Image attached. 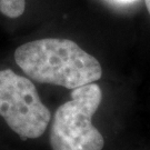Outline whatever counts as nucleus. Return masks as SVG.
Masks as SVG:
<instances>
[{
  "label": "nucleus",
  "mask_w": 150,
  "mask_h": 150,
  "mask_svg": "<svg viewBox=\"0 0 150 150\" xmlns=\"http://www.w3.org/2000/svg\"><path fill=\"white\" fill-rule=\"evenodd\" d=\"M0 116L21 139L40 137L51 119L31 80L10 69L0 70Z\"/></svg>",
  "instance_id": "3"
},
{
  "label": "nucleus",
  "mask_w": 150,
  "mask_h": 150,
  "mask_svg": "<svg viewBox=\"0 0 150 150\" xmlns=\"http://www.w3.org/2000/svg\"><path fill=\"white\" fill-rule=\"evenodd\" d=\"M115 1H117L119 4H131V2H134L136 0H115Z\"/></svg>",
  "instance_id": "5"
},
{
  "label": "nucleus",
  "mask_w": 150,
  "mask_h": 150,
  "mask_svg": "<svg viewBox=\"0 0 150 150\" xmlns=\"http://www.w3.org/2000/svg\"><path fill=\"white\" fill-rule=\"evenodd\" d=\"M26 8L25 0H0V11L9 18H18Z\"/></svg>",
  "instance_id": "4"
},
{
  "label": "nucleus",
  "mask_w": 150,
  "mask_h": 150,
  "mask_svg": "<svg viewBox=\"0 0 150 150\" xmlns=\"http://www.w3.org/2000/svg\"><path fill=\"white\" fill-rule=\"evenodd\" d=\"M102 100L97 83H88L71 91V99L54 112L50 128L52 150H101L105 139L93 127L92 117Z\"/></svg>",
  "instance_id": "2"
},
{
  "label": "nucleus",
  "mask_w": 150,
  "mask_h": 150,
  "mask_svg": "<svg viewBox=\"0 0 150 150\" xmlns=\"http://www.w3.org/2000/svg\"><path fill=\"white\" fill-rule=\"evenodd\" d=\"M146 2V7H147V10H148V12H149L150 15V0H145Z\"/></svg>",
  "instance_id": "6"
},
{
  "label": "nucleus",
  "mask_w": 150,
  "mask_h": 150,
  "mask_svg": "<svg viewBox=\"0 0 150 150\" xmlns=\"http://www.w3.org/2000/svg\"><path fill=\"white\" fill-rule=\"evenodd\" d=\"M15 60L32 80L75 89L99 80V61L68 39L46 38L23 43L15 51Z\"/></svg>",
  "instance_id": "1"
}]
</instances>
